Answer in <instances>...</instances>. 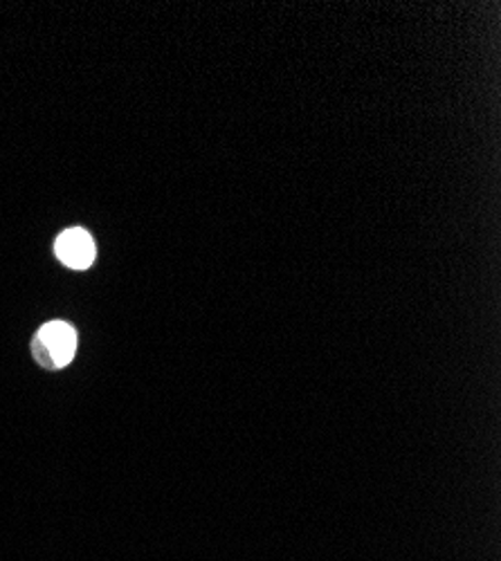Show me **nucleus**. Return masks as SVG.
Returning a JSON list of instances; mask_svg holds the SVG:
<instances>
[{
    "label": "nucleus",
    "mask_w": 501,
    "mask_h": 561,
    "mask_svg": "<svg viewBox=\"0 0 501 561\" xmlns=\"http://www.w3.org/2000/svg\"><path fill=\"white\" fill-rule=\"evenodd\" d=\"M77 353V333L66 321H50L32 340V357L38 366L57 370L72 362Z\"/></svg>",
    "instance_id": "1"
},
{
    "label": "nucleus",
    "mask_w": 501,
    "mask_h": 561,
    "mask_svg": "<svg viewBox=\"0 0 501 561\" xmlns=\"http://www.w3.org/2000/svg\"><path fill=\"white\" fill-rule=\"evenodd\" d=\"M57 256L61 259L64 265L72 267V270H86L93 265L95 261V243H93V237L81 227H72V229H66L61 237L57 239Z\"/></svg>",
    "instance_id": "2"
}]
</instances>
